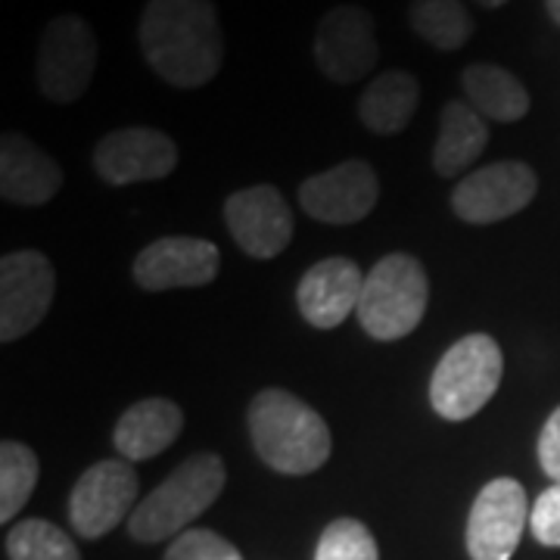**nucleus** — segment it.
Returning <instances> with one entry per match:
<instances>
[{
    "instance_id": "f257e3e1",
    "label": "nucleus",
    "mask_w": 560,
    "mask_h": 560,
    "mask_svg": "<svg viewBox=\"0 0 560 560\" xmlns=\"http://www.w3.org/2000/svg\"><path fill=\"white\" fill-rule=\"evenodd\" d=\"M138 40L147 66L180 91L209 84L224 62L215 0H147Z\"/></svg>"
},
{
    "instance_id": "f03ea898",
    "label": "nucleus",
    "mask_w": 560,
    "mask_h": 560,
    "mask_svg": "<svg viewBox=\"0 0 560 560\" xmlns=\"http://www.w3.org/2000/svg\"><path fill=\"white\" fill-rule=\"evenodd\" d=\"M246 427L256 455L283 477H308L320 470L334 452L327 420L308 401L278 386L253 396Z\"/></svg>"
},
{
    "instance_id": "7ed1b4c3",
    "label": "nucleus",
    "mask_w": 560,
    "mask_h": 560,
    "mask_svg": "<svg viewBox=\"0 0 560 560\" xmlns=\"http://www.w3.org/2000/svg\"><path fill=\"white\" fill-rule=\"evenodd\" d=\"M224 482L228 467L215 452H200L187 458L168 474V480L138 501L135 514L128 517V536L143 545L172 536L178 539L190 523L219 501Z\"/></svg>"
},
{
    "instance_id": "20e7f679",
    "label": "nucleus",
    "mask_w": 560,
    "mask_h": 560,
    "mask_svg": "<svg viewBox=\"0 0 560 560\" xmlns=\"http://www.w3.org/2000/svg\"><path fill=\"white\" fill-rule=\"evenodd\" d=\"M430 305V278L427 268L411 253L383 256L361 287L355 315L368 337L381 342L405 340L415 334Z\"/></svg>"
},
{
    "instance_id": "39448f33",
    "label": "nucleus",
    "mask_w": 560,
    "mask_h": 560,
    "mask_svg": "<svg viewBox=\"0 0 560 560\" xmlns=\"http://www.w3.org/2000/svg\"><path fill=\"white\" fill-rule=\"evenodd\" d=\"M504 374L501 346L489 334L460 337L430 377V405L442 420H470L499 393Z\"/></svg>"
},
{
    "instance_id": "423d86ee",
    "label": "nucleus",
    "mask_w": 560,
    "mask_h": 560,
    "mask_svg": "<svg viewBox=\"0 0 560 560\" xmlns=\"http://www.w3.org/2000/svg\"><path fill=\"white\" fill-rule=\"evenodd\" d=\"M97 69L94 28L75 13H62L44 25L38 38V91L50 103H75L88 94Z\"/></svg>"
},
{
    "instance_id": "0eeeda50",
    "label": "nucleus",
    "mask_w": 560,
    "mask_h": 560,
    "mask_svg": "<svg viewBox=\"0 0 560 560\" xmlns=\"http://www.w3.org/2000/svg\"><path fill=\"white\" fill-rule=\"evenodd\" d=\"M539 194L536 172L521 160H501L467 172L452 190V212L464 224H499L523 212Z\"/></svg>"
},
{
    "instance_id": "6e6552de",
    "label": "nucleus",
    "mask_w": 560,
    "mask_h": 560,
    "mask_svg": "<svg viewBox=\"0 0 560 560\" xmlns=\"http://www.w3.org/2000/svg\"><path fill=\"white\" fill-rule=\"evenodd\" d=\"M312 54L324 79L334 84H355L371 75L381 60L377 22L364 7L340 3L320 16Z\"/></svg>"
},
{
    "instance_id": "1a4fd4ad",
    "label": "nucleus",
    "mask_w": 560,
    "mask_h": 560,
    "mask_svg": "<svg viewBox=\"0 0 560 560\" xmlns=\"http://www.w3.org/2000/svg\"><path fill=\"white\" fill-rule=\"evenodd\" d=\"M140 480L128 460H97L72 486L69 523L81 539H103L138 508Z\"/></svg>"
},
{
    "instance_id": "9d476101",
    "label": "nucleus",
    "mask_w": 560,
    "mask_h": 560,
    "mask_svg": "<svg viewBox=\"0 0 560 560\" xmlns=\"http://www.w3.org/2000/svg\"><path fill=\"white\" fill-rule=\"evenodd\" d=\"M57 296V271L38 249H16L0 259V340L28 337L47 318Z\"/></svg>"
},
{
    "instance_id": "9b49d317",
    "label": "nucleus",
    "mask_w": 560,
    "mask_h": 560,
    "mask_svg": "<svg viewBox=\"0 0 560 560\" xmlns=\"http://www.w3.org/2000/svg\"><path fill=\"white\" fill-rule=\"evenodd\" d=\"M178 143L160 128L128 125L116 128L97 140L91 162L94 172L113 187L138 184V180H162L178 168Z\"/></svg>"
},
{
    "instance_id": "f8f14e48",
    "label": "nucleus",
    "mask_w": 560,
    "mask_h": 560,
    "mask_svg": "<svg viewBox=\"0 0 560 560\" xmlns=\"http://www.w3.org/2000/svg\"><path fill=\"white\" fill-rule=\"evenodd\" d=\"M381 200V178L364 160H346L300 184V206L320 224H359Z\"/></svg>"
},
{
    "instance_id": "ddd939ff",
    "label": "nucleus",
    "mask_w": 560,
    "mask_h": 560,
    "mask_svg": "<svg viewBox=\"0 0 560 560\" xmlns=\"http://www.w3.org/2000/svg\"><path fill=\"white\" fill-rule=\"evenodd\" d=\"M529 499L511 477L486 482L467 517V555L470 560H511L529 523Z\"/></svg>"
},
{
    "instance_id": "4468645a",
    "label": "nucleus",
    "mask_w": 560,
    "mask_h": 560,
    "mask_svg": "<svg viewBox=\"0 0 560 560\" xmlns=\"http://www.w3.org/2000/svg\"><path fill=\"white\" fill-rule=\"evenodd\" d=\"M224 221L234 243L249 259H275L293 241V209L275 184H256L231 194L224 202Z\"/></svg>"
},
{
    "instance_id": "2eb2a0df",
    "label": "nucleus",
    "mask_w": 560,
    "mask_h": 560,
    "mask_svg": "<svg viewBox=\"0 0 560 560\" xmlns=\"http://www.w3.org/2000/svg\"><path fill=\"white\" fill-rule=\"evenodd\" d=\"M221 253L215 243L200 237H162L143 246L131 265L140 290L165 293L184 287H206L219 278Z\"/></svg>"
},
{
    "instance_id": "dca6fc26",
    "label": "nucleus",
    "mask_w": 560,
    "mask_h": 560,
    "mask_svg": "<svg viewBox=\"0 0 560 560\" xmlns=\"http://www.w3.org/2000/svg\"><path fill=\"white\" fill-rule=\"evenodd\" d=\"M361 268L346 256H330V259L312 265L302 275L296 287V305L305 324L315 330H334L349 318L361 300Z\"/></svg>"
},
{
    "instance_id": "f3484780",
    "label": "nucleus",
    "mask_w": 560,
    "mask_h": 560,
    "mask_svg": "<svg viewBox=\"0 0 560 560\" xmlns=\"http://www.w3.org/2000/svg\"><path fill=\"white\" fill-rule=\"evenodd\" d=\"M66 184L60 162L38 143L7 131L0 138V197L13 206H47Z\"/></svg>"
},
{
    "instance_id": "a211bd4d",
    "label": "nucleus",
    "mask_w": 560,
    "mask_h": 560,
    "mask_svg": "<svg viewBox=\"0 0 560 560\" xmlns=\"http://www.w3.org/2000/svg\"><path fill=\"white\" fill-rule=\"evenodd\" d=\"M180 430H184V411L178 401L150 396L121 411V418L113 427V448L128 464L150 460L162 455L168 445H175Z\"/></svg>"
},
{
    "instance_id": "6ab92c4d",
    "label": "nucleus",
    "mask_w": 560,
    "mask_h": 560,
    "mask_svg": "<svg viewBox=\"0 0 560 560\" xmlns=\"http://www.w3.org/2000/svg\"><path fill=\"white\" fill-rule=\"evenodd\" d=\"M489 147V125L470 103L452 101L442 106L440 138L433 147V172L440 178H460Z\"/></svg>"
},
{
    "instance_id": "aec40b11",
    "label": "nucleus",
    "mask_w": 560,
    "mask_h": 560,
    "mask_svg": "<svg viewBox=\"0 0 560 560\" xmlns=\"http://www.w3.org/2000/svg\"><path fill=\"white\" fill-rule=\"evenodd\" d=\"M418 79L405 69H386L383 75H377L364 88L359 101V119L371 135L393 138L411 125L415 113H418Z\"/></svg>"
},
{
    "instance_id": "412c9836",
    "label": "nucleus",
    "mask_w": 560,
    "mask_h": 560,
    "mask_svg": "<svg viewBox=\"0 0 560 560\" xmlns=\"http://www.w3.org/2000/svg\"><path fill=\"white\" fill-rule=\"evenodd\" d=\"M467 103L492 121H521L529 113V91L523 81L492 62H470L460 72Z\"/></svg>"
},
{
    "instance_id": "4be33fe9",
    "label": "nucleus",
    "mask_w": 560,
    "mask_h": 560,
    "mask_svg": "<svg viewBox=\"0 0 560 560\" xmlns=\"http://www.w3.org/2000/svg\"><path fill=\"white\" fill-rule=\"evenodd\" d=\"M408 25L418 38L442 54L460 50L474 38V28H477L464 0H411Z\"/></svg>"
},
{
    "instance_id": "5701e85b",
    "label": "nucleus",
    "mask_w": 560,
    "mask_h": 560,
    "mask_svg": "<svg viewBox=\"0 0 560 560\" xmlns=\"http://www.w3.org/2000/svg\"><path fill=\"white\" fill-rule=\"evenodd\" d=\"M38 455L16 440L0 442V521L13 523L38 486Z\"/></svg>"
},
{
    "instance_id": "b1692460",
    "label": "nucleus",
    "mask_w": 560,
    "mask_h": 560,
    "mask_svg": "<svg viewBox=\"0 0 560 560\" xmlns=\"http://www.w3.org/2000/svg\"><path fill=\"white\" fill-rule=\"evenodd\" d=\"M10 560H81L79 545L50 521H20L7 533Z\"/></svg>"
},
{
    "instance_id": "393cba45",
    "label": "nucleus",
    "mask_w": 560,
    "mask_h": 560,
    "mask_svg": "<svg viewBox=\"0 0 560 560\" xmlns=\"http://www.w3.org/2000/svg\"><path fill=\"white\" fill-rule=\"evenodd\" d=\"M315 560H381V548L364 523L340 517L320 533Z\"/></svg>"
},
{
    "instance_id": "a878e982",
    "label": "nucleus",
    "mask_w": 560,
    "mask_h": 560,
    "mask_svg": "<svg viewBox=\"0 0 560 560\" xmlns=\"http://www.w3.org/2000/svg\"><path fill=\"white\" fill-rule=\"evenodd\" d=\"M165 560H243L241 551L212 529H187L168 545Z\"/></svg>"
},
{
    "instance_id": "bb28decb",
    "label": "nucleus",
    "mask_w": 560,
    "mask_h": 560,
    "mask_svg": "<svg viewBox=\"0 0 560 560\" xmlns=\"http://www.w3.org/2000/svg\"><path fill=\"white\" fill-rule=\"evenodd\" d=\"M529 529L539 545L560 548V482L548 486L536 499L533 511H529Z\"/></svg>"
},
{
    "instance_id": "cd10ccee",
    "label": "nucleus",
    "mask_w": 560,
    "mask_h": 560,
    "mask_svg": "<svg viewBox=\"0 0 560 560\" xmlns=\"http://www.w3.org/2000/svg\"><path fill=\"white\" fill-rule=\"evenodd\" d=\"M539 464L551 480L560 482V405L551 411V418L545 420V427H541Z\"/></svg>"
},
{
    "instance_id": "c85d7f7f",
    "label": "nucleus",
    "mask_w": 560,
    "mask_h": 560,
    "mask_svg": "<svg viewBox=\"0 0 560 560\" xmlns=\"http://www.w3.org/2000/svg\"><path fill=\"white\" fill-rule=\"evenodd\" d=\"M545 7H548V16L555 20V25H560V0H545Z\"/></svg>"
},
{
    "instance_id": "c756f323",
    "label": "nucleus",
    "mask_w": 560,
    "mask_h": 560,
    "mask_svg": "<svg viewBox=\"0 0 560 560\" xmlns=\"http://www.w3.org/2000/svg\"><path fill=\"white\" fill-rule=\"evenodd\" d=\"M480 7H486V10H499V7H504L508 0H477Z\"/></svg>"
}]
</instances>
